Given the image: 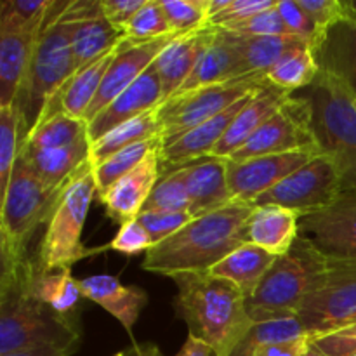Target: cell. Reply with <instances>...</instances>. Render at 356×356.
Returning a JSON list of instances; mask_svg holds the SVG:
<instances>
[{
	"label": "cell",
	"instance_id": "35",
	"mask_svg": "<svg viewBox=\"0 0 356 356\" xmlns=\"http://www.w3.org/2000/svg\"><path fill=\"white\" fill-rule=\"evenodd\" d=\"M35 294L42 302L63 316H76V306L83 298L79 287V278L72 277V270L44 271L38 270L35 278Z\"/></svg>",
	"mask_w": 356,
	"mask_h": 356
},
{
	"label": "cell",
	"instance_id": "49",
	"mask_svg": "<svg viewBox=\"0 0 356 356\" xmlns=\"http://www.w3.org/2000/svg\"><path fill=\"white\" fill-rule=\"evenodd\" d=\"M312 339L329 356H353L356 355V323L337 332Z\"/></svg>",
	"mask_w": 356,
	"mask_h": 356
},
{
	"label": "cell",
	"instance_id": "13",
	"mask_svg": "<svg viewBox=\"0 0 356 356\" xmlns=\"http://www.w3.org/2000/svg\"><path fill=\"white\" fill-rule=\"evenodd\" d=\"M299 235L327 259L356 263V191H344L330 207L301 218Z\"/></svg>",
	"mask_w": 356,
	"mask_h": 356
},
{
	"label": "cell",
	"instance_id": "40",
	"mask_svg": "<svg viewBox=\"0 0 356 356\" xmlns=\"http://www.w3.org/2000/svg\"><path fill=\"white\" fill-rule=\"evenodd\" d=\"M54 0H3L0 30H38L44 26Z\"/></svg>",
	"mask_w": 356,
	"mask_h": 356
},
{
	"label": "cell",
	"instance_id": "41",
	"mask_svg": "<svg viewBox=\"0 0 356 356\" xmlns=\"http://www.w3.org/2000/svg\"><path fill=\"white\" fill-rule=\"evenodd\" d=\"M124 33L125 38L132 42H148L174 33L163 14L162 0H146L124 28Z\"/></svg>",
	"mask_w": 356,
	"mask_h": 356
},
{
	"label": "cell",
	"instance_id": "19",
	"mask_svg": "<svg viewBox=\"0 0 356 356\" xmlns=\"http://www.w3.org/2000/svg\"><path fill=\"white\" fill-rule=\"evenodd\" d=\"M256 92L249 94V96H245L243 99H240L238 103L229 106L228 110L219 113L218 117L204 122V124H200L198 127L191 129V131L184 132L179 138L172 139L170 143L163 145L162 152H160L162 174L188 165V163L195 162V160L198 159L212 155L214 148L218 146V143L221 141L222 136L226 134V131H228L229 125L233 124L236 115L242 111V108L249 103V99Z\"/></svg>",
	"mask_w": 356,
	"mask_h": 356
},
{
	"label": "cell",
	"instance_id": "44",
	"mask_svg": "<svg viewBox=\"0 0 356 356\" xmlns=\"http://www.w3.org/2000/svg\"><path fill=\"white\" fill-rule=\"evenodd\" d=\"M278 6V3H277ZM277 6L271 9L264 10V13L256 14V16L243 19L240 23L228 24V26L221 28L225 31H232V33L238 35H254V37H277V35H291L287 26H285L284 19L278 14Z\"/></svg>",
	"mask_w": 356,
	"mask_h": 356
},
{
	"label": "cell",
	"instance_id": "11",
	"mask_svg": "<svg viewBox=\"0 0 356 356\" xmlns=\"http://www.w3.org/2000/svg\"><path fill=\"white\" fill-rule=\"evenodd\" d=\"M343 193V177L334 160L318 155L257 198L254 207L278 205L306 218L330 207Z\"/></svg>",
	"mask_w": 356,
	"mask_h": 356
},
{
	"label": "cell",
	"instance_id": "17",
	"mask_svg": "<svg viewBox=\"0 0 356 356\" xmlns=\"http://www.w3.org/2000/svg\"><path fill=\"white\" fill-rule=\"evenodd\" d=\"M162 146L153 149L136 169L120 177L110 190L99 197L106 209L108 218L113 219L117 225L124 226L134 221L145 209L153 188L162 177V165H160Z\"/></svg>",
	"mask_w": 356,
	"mask_h": 356
},
{
	"label": "cell",
	"instance_id": "9",
	"mask_svg": "<svg viewBox=\"0 0 356 356\" xmlns=\"http://www.w3.org/2000/svg\"><path fill=\"white\" fill-rule=\"evenodd\" d=\"M327 261L325 275L298 312L309 337L337 332L356 323V263Z\"/></svg>",
	"mask_w": 356,
	"mask_h": 356
},
{
	"label": "cell",
	"instance_id": "51",
	"mask_svg": "<svg viewBox=\"0 0 356 356\" xmlns=\"http://www.w3.org/2000/svg\"><path fill=\"white\" fill-rule=\"evenodd\" d=\"M309 337L298 341H289V343L273 344L257 350L252 356H305L306 348H308Z\"/></svg>",
	"mask_w": 356,
	"mask_h": 356
},
{
	"label": "cell",
	"instance_id": "23",
	"mask_svg": "<svg viewBox=\"0 0 356 356\" xmlns=\"http://www.w3.org/2000/svg\"><path fill=\"white\" fill-rule=\"evenodd\" d=\"M238 59L240 79H264L268 72L294 49L309 45L305 38L294 35H277V37H254V35H238L219 28Z\"/></svg>",
	"mask_w": 356,
	"mask_h": 356
},
{
	"label": "cell",
	"instance_id": "32",
	"mask_svg": "<svg viewBox=\"0 0 356 356\" xmlns=\"http://www.w3.org/2000/svg\"><path fill=\"white\" fill-rule=\"evenodd\" d=\"M160 132H162V127H160L159 108H155V110L146 111V113L118 125V127L104 134L101 139L90 143V163L94 167L99 165L104 160L113 156L115 153L122 152V149L129 148V146L136 145V143L160 138Z\"/></svg>",
	"mask_w": 356,
	"mask_h": 356
},
{
	"label": "cell",
	"instance_id": "58",
	"mask_svg": "<svg viewBox=\"0 0 356 356\" xmlns=\"http://www.w3.org/2000/svg\"><path fill=\"white\" fill-rule=\"evenodd\" d=\"M353 356H356V355H353Z\"/></svg>",
	"mask_w": 356,
	"mask_h": 356
},
{
	"label": "cell",
	"instance_id": "33",
	"mask_svg": "<svg viewBox=\"0 0 356 356\" xmlns=\"http://www.w3.org/2000/svg\"><path fill=\"white\" fill-rule=\"evenodd\" d=\"M320 66L313 54L312 45L294 49L275 63L273 68L264 75L266 82L287 94L301 92L316 80Z\"/></svg>",
	"mask_w": 356,
	"mask_h": 356
},
{
	"label": "cell",
	"instance_id": "56",
	"mask_svg": "<svg viewBox=\"0 0 356 356\" xmlns=\"http://www.w3.org/2000/svg\"><path fill=\"white\" fill-rule=\"evenodd\" d=\"M344 2V9H346L348 16L355 17L356 19V0H343Z\"/></svg>",
	"mask_w": 356,
	"mask_h": 356
},
{
	"label": "cell",
	"instance_id": "46",
	"mask_svg": "<svg viewBox=\"0 0 356 356\" xmlns=\"http://www.w3.org/2000/svg\"><path fill=\"white\" fill-rule=\"evenodd\" d=\"M108 247L111 250L125 254V256H136L139 252H148L153 247V242L145 226L138 219H134V221L120 226V229Z\"/></svg>",
	"mask_w": 356,
	"mask_h": 356
},
{
	"label": "cell",
	"instance_id": "28",
	"mask_svg": "<svg viewBox=\"0 0 356 356\" xmlns=\"http://www.w3.org/2000/svg\"><path fill=\"white\" fill-rule=\"evenodd\" d=\"M301 216L278 205H261L254 209L249 219V242L273 256L282 257L291 252L299 238Z\"/></svg>",
	"mask_w": 356,
	"mask_h": 356
},
{
	"label": "cell",
	"instance_id": "7",
	"mask_svg": "<svg viewBox=\"0 0 356 356\" xmlns=\"http://www.w3.org/2000/svg\"><path fill=\"white\" fill-rule=\"evenodd\" d=\"M327 264V257L299 235L291 252L278 257L256 294L247 299L254 323L298 316L302 301L325 275Z\"/></svg>",
	"mask_w": 356,
	"mask_h": 356
},
{
	"label": "cell",
	"instance_id": "39",
	"mask_svg": "<svg viewBox=\"0 0 356 356\" xmlns=\"http://www.w3.org/2000/svg\"><path fill=\"white\" fill-rule=\"evenodd\" d=\"M21 149V120L14 106L0 108V198L9 186Z\"/></svg>",
	"mask_w": 356,
	"mask_h": 356
},
{
	"label": "cell",
	"instance_id": "27",
	"mask_svg": "<svg viewBox=\"0 0 356 356\" xmlns=\"http://www.w3.org/2000/svg\"><path fill=\"white\" fill-rule=\"evenodd\" d=\"M40 31L0 30V108L16 101Z\"/></svg>",
	"mask_w": 356,
	"mask_h": 356
},
{
	"label": "cell",
	"instance_id": "14",
	"mask_svg": "<svg viewBox=\"0 0 356 356\" xmlns=\"http://www.w3.org/2000/svg\"><path fill=\"white\" fill-rule=\"evenodd\" d=\"M318 152H294L280 155L254 156L247 160H228V184L235 200L254 204L273 190L285 177L312 162Z\"/></svg>",
	"mask_w": 356,
	"mask_h": 356
},
{
	"label": "cell",
	"instance_id": "16",
	"mask_svg": "<svg viewBox=\"0 0 356 356\" xmlns=\"http://www.w3.org/2000/svg\"><path fill=\"white\" fill-rule=\"evenodd\" d=\"M66 13L75 72L125 40L124 31L117 30L104 17L99 0H72Z\"/></svg>",
	"mask_w": 356,
	"mask_h": 356
},
{
	"label": "cell",
	"instance_id": "57",
	"mask_svg": "<svg viewBox=\"0 0 356 356\" xmlns=\"http://www.w3.org/2000/svg\"><path fill=\"white\" fill-rule=\"evenodd\" d=\"M115 356H124V351H120V353H117Z\"/></svg>",
	"mask_w": 356,
	"mask_h": 356
},
{
	"label": "cell",
	"instance_id": "31",
	"mask_svg": "<svg viewBox=\"0 0 356 356\" xmlns=\"http://www.w3.org/2000/svg\"><path fill=\"white\" fill-rule=\"evenodd\" d=\"M235 80H242L238 76V59H236L232 45L226 42V38L219 31V28H216L212 42L202 52L191 75L188 76L186 82L181 86V89L174 96L191 92V90H197L200 87L218 86V83L235 82Z\"/></svg>",
	"mask_w": 356,
	"mask_h": 356
},
{
	"label": "cell",
	"instance_id": "53",
	"mask_svg": "<svg viewBox=\"0 0 356 356\" xmlns=\"http://www.w3.org/2000/svg\"><path fill=\"white\" fill-rule=\"evenodd\" d=\"M176 356H216V355L207 344L195 339V337L188 336L186 343L183 344V348H181V351Z\"/></svg>",
	"mask_w": 356,
	"mask_h": 356
},
{
	"label": "cell",
	"instance_id": "20",
	"mask_svg": "<svg viewBox=\"0 0 356 356\" xmlns=\"http://www.w3.org/2000/svg\"><path fill=\"white\" fill-rule=\"evenodd\" d=\"M320 72L341 83L356 99V19L343 16L313 45Z\"/></svg>",
	"mask_w": 356,
	"mask_h": 356
},
{
	"label": "cell",
	"instance_id": "55",
	"mask_svg": "<svg viewBox=\"0 0 356 356\" xmlns=\"http://www.w3.org/2000/svg\"><path fill=\"white\" fill-rule=\"evenodd\" d=\"M305 356H329V355H327L325 351L322 350V348L316 346L315 341H313L312 337H309V341H308V348H306Z\"/></svg>",
	"mask_w": 356,
	"mask_h": 356
},
{
	"label": "cell",
	"instance_id": "30",
	"mask_svg": "<svg viewBox=\"0 0 356 356\" xmlns=\"http://www.w3.org/2000/svg\"><path fill=\"white\" fill-rule=\"evenodd\" d=\"M277 259L278 257L268 250L247 242L228 254L209 273L232 282L243 292L247 299H250L256 294L257 287L271 270V266L277 263Z\"/></svg>",
	"mask_w": 356,
	"mask_h": 356
},
{
	"label": "cell",
	"instance_id": "1",
	"mask_svg": "<svg viewBox=\"0 0 356 356\" xmlns=\"http://www.w3.org/2000/svg\"><path fill=\"white\" fill-rule=\"evenodd\" d=\"M254 209L249 202L233 200L226 207L193 218L145 254L143 270L169 278L183 273H209L228 254L249 242L247 228Z\"/></svg>",
	"mask_w": 356,
	"mask_h": 356
},
{
	"label": "cell",
	"instance_id": "50",
	"mask_svg": "<svg viewBox=\"0 0 356 356\" xmlns=\"http://www.w3.org/2000/svg\"><path fill=\"white\" fill-rule=\"evenodd\" d=\"M145 2L146 0H99L104 17L120 31H124L129 21L145 6Z\"/></svg>",
	"mask_w": 356,
	"mask_h": 356
},
{
	"label": "cell",
	"instance_id": "3",
	"mask_svg": "<svg viewBox=\"0 0 356 356\" xmlns=\"http://www.w3.org/2000/svg\"><path fill=\"white\" fill-rule=\"evenodd\" d=\"M172 282L177 287L174 306L190 336L216 356H232L254 325L243 292L211 273L176 275Z\"/></svg>",
	"mask_w": 356,
	"mask_h": 356
},
{
	"label": "cell",
	"instance_id": "10",
	"mask_svg": "<svg viewBox=\"0 0 356 356\" xmlns=\"http://www.w3.org/2000/svg\"><path fill=\"white\" fill-rule=\"evenodd\" d=\"M266 83V80L263 79L235 80V82L200 87L191 92L170 97L159 106L162 143L167 145L172 139L183 136L184 132L218 117L219 113L228 110L249 94L259 90Z\"/></svg>",
	"mask_w": 356,
	"mask_h": 356
},
{
	"label": "cell",
	"instance_id": "29",
	"mask_svg": "<svg viewBox=\"0 0 356 356\" xmlns=\"http://www.w3.org/2000/svg\"><path fill=\"white\" fill-rule=\"evenodd\" d=\"M90 141L83 138L63 148L19 152V160L51 188H61L89 160Z\"/></svg>",
	"mask_w": 356,
	"mask_h": 356
},
{
	"label": "cell",
	"instance_id": "43",
	"mask_svg": "<svg viewBox=\"0 0 356 356\" xmlns=\"http://www.w3.org/2000/svg\"><path fill=\"white\" fill-rule=\"evenodd\" d=\"M277 9L282 19H284L285 26H287L289 33L294 35V37L305 38L313 47L315 42L320 38V35H322V31L316 26L315 21L312 19V16L302 9L299 0H278Z\"/></svg>",
	"mask_w": 356,
	"mask_h": 356
},
{
	"label": "cell",
	"instance_id": "54",
	"mask_svg": "<svg viewBox=\"0 0 356 356\" xmlns=\"http://www.w3.org/2000/svg\"><path fill=\"white\" fill-rule=\"evenodd\" d=\"M124 356H163L160 348L153 343H132L127 350H124Z\"/></svg>",
	"mask_w": 356,
	"mask_h": 356
},
{
	"label": "cell",
	"instance_id": "42",
	"mask_svg": "<svg viewBox=\"0 0 356 356\" xmlns=\"http://www.w3.org/2000/svg\"><path fill=\"white\" fill-rule=\"evenodd\" d=\"M162 9L174 33L186 35L209 24V0H162Z\"/></svg>",
	"mask_w": 356,
	"mask_h": 356
},
{
	"label": "cell",
	"instance_id": "2",
	"mask_svg": "<svg viewBox=\"0 0 356 356\" xmlns=\"http://www.w3.org/2000/svg\"><path fill=\"white\" fill-rule=\"evenodd\" d=\"M33 256L2 264L0 275V356L44 346L82 343L79 316H63L35 294Z\"/></svg>",
	"mask_w": 356,
	"mask_h": 356
},
{
	"label": "cell",
	"instance_id": "18",
	"mask_svg": "<svg viewBox=\"0 0 356 356\" xmlns=\"http://www.w3.org/2000/svg\"><path fill=\"white\" fill-rule=\"evenodd\" d=\"M155 65V63H153ZM163 103V90L155 66H149L129 89L115 97L106 108L89 122V141L103 138L118 125L139 117L149 110H155Z\"/></svg>",
	"mask_w": 356,
	"mask_h": 356
},
{
	"label": "cell",
	"instance_id": "36",
	"mask_svg": "<svg viewBox=\"0 0 356 356\" xmlns=\"http://www.w3.org/2000/svg\"><path fill=\"white\" fill-rule=\"evenodd\" d=\"M309 337L305 327L299 322L298 316H287V318L268 320V322L254 323L252 329L247 332L242 343L236 346L232 356H252L257 350L273 344L289 343Z\"/></svg>",
	"mask_w": 356,
	"mask_h": 356
},
{
	"label": "cell",
	"instance_id": "45",
	"mask_svg": "<svg viewBox=\"0 0 356 356\" xmlns=\"http://www.w3.org/2000/svg\"><path fill=\"white\" fill-rule=\"evenodd\" d=\"M193 219L190 212H141L138 221L152 236L153 245L162 243Z\"/></svg>",
	"mask_w": 356,
	"mask_h": 356
},
{
	"label": "cell",
	"instance_id": "34",
	"mask_svg": "<svg viewBox=\"0 0 356 356\" xmlns=\"http://www.w3.org/2000/svg\"><path fill=\"white\" fill-rule=\"evenodd\" d=\"M83 138H89V124L86 120L58 113L54 117L38 122L30 136L23 141L19 152L63 148V146L73 145Z\"/></svg>",
	"mask_w": 356,
	"mask_h": 356
},
{
	"label": "cell",
	"instance_id": "37",
	"mask_svg": "<svg viewBox=\"0 0 356 356\" xmlns=\"http://www.w3.org/2000/svg\"><path fill=\"white\" fill-rule=\"evenodd\" d=\"M162 145V138L136 143V145L115 153L113 156H110V159L104 160L103 163L94 167V177H96L97 184V198H99L104 191L110 190L120 177H124L125 174L131 172L132 169H136L153 149H156Z\"/></svg>",
	"mask_w": 356,
	"mask_h": 356
},
{
	"label": "cell",
	"instance_id": "52",
	"mask_svg": "<svg viewBox=\"0 0 356 356\" xmlns=\"http://www.w3.org/2000/svg\"><path fill=\"white\" fill-rule=\"evenodd\" d=\"M79 346L75 344H44V346L26 348L3 356H72Z\"/></svg>",
	"mask_w": 356,
	"mask_h": 356
},
{
	"label": "cell",
	"instance_id": "47",
	"mask_svg": "<svg viewBox=\"0 0 356 356\" xmlns=\"http://www.w3.org/2000/svg\"><path fill=\"white\" fill-rule=\"evenodd\" d=\"M277 3L278 0H229L228 6L209 21V26L225 28L228 24L240 23V21L249 19L256 14L271 9Z\"/></svg>",
	"mask_w": 356,
	"mask_h": 356
},
{
	"label": "cell",
	"instance_id": "15",
	"mask_svg": "<svg viewBox=\"0 0 356 356\" xmlns=\"http://www.w3.org/2000/svg\"><path fill=\"white\" fill-rule=\"evenodd\" d=\"M177 37H181V35L170 33L148 42H132L125 38L117 47V54H115L113 61H111L110 68L104 75L103 83H101L83 120L89 124L115 97L120 96L125 89H129L149 66H153V63L159 59L163 49Z\"/></svg>",
	"mask_w": 356,
	"mask_h": 356
},
{
	"label": "cell",
	"instance_id": "6",
	"mask_svg": "<svg viewBox=\"0 0 356 356\" xmlns=\"http://www.w3.org/2000/svg\"><path fill=\"white\" fill-rule=\"evenodd\" d=\"M97 197V184L94 177V165L87 160L65 184L58 205L45 225L44 236L35 263L38 270L49 273L58 270H72L75 263L90 252L82 243V232L89 214L90 204Z\"/></svg>",
	"mask_w": 356,
	"mask_h": 356
},
{
	"label": "cell",
	"instance_id": "5",
	"mask_svg": "<svg viewBox=\"0 0 356 356\" xmlns=\"http://www.w3.org/2000/svg\"><path fill=\"white\" fill-rule=\"evenodd\" d=\"M296 94L308 103L320 152L337 165L344 191H356V99L323 72Z\"/></svg>",
	"mask_w": 356,
	"mask_h": 356
},
{
	"label": "cell",
	"instance_id": "4",
	"mask_svg": "<svg viewBox=\"0 0 356 356\" xmlns=\"http://www.w3.org/2000/svg\"><path fill=\"white\" fill-rule=\"evenodd\" d=\"M72 2V0H70ZM70 2L54 0L38 35L30 66L13 106L21 120V145L38 124L45 104L75 73L70 40Z\"/></svg>",
	"mask_w": 356,
	"mask_h": 356
},
{
	"label": "cell",
	"instance_id": "21",
	"mask_svg": "<svg viewBox=\"0 0 356 356\" xmlns=\"http://www.w3.org/2000/svg\"><path fill=\"white\" fill-rule=\"evenodd\" d=\"M186 176L190 214L193 218L226 207L233 198L228 184V160L209 155L183 167Z\"/></svg>",
	"mask_w": 356,
	"mask_h": 356
},
{
	"label": "cell",
	"instance_id": "8",
	"mask_svg": "<svg viewBox=\"0 0 356 356\" xmlns=\"http://www.w3.org/2000/svg\"><path fill=\"white\" fill-rule=\"evenodd\" d=\"M63 188H51L42 183L17 156L9 186L0 198L2 264L28 257V243L49 222Z\"/></svg>",
	"mask_w": 356,
	"mask_h": 356
},
{
	"label": "cell",
	"instance_id": "25",
	"mask_svg": "<svg viewBox=\"0 0 356 356\" xmlns=\"http://www.w3.org/2000/svg\"><path fill=\"white\" fill-rule=\"evenodd\" d=\"M216 33L214 26H204L191 33L174 38L162 51L155 61V70L160 76L163 90V103L181 89L188 76L193 72L198 58L212 42Z\"/></svg>",
	"mask_w": 356,
	"mask_h": 356
},
{
	"label": "cell",
	"instance_id": "26",
	"mask_svg": "<svg viewBox=\"0 0 356 356\" xmlns=\"http://www.w3.org/2000/svg\"><path fill=\"white\" fill-rule=\"evenodd\" d=\"M292 94L284 92L277 87L266 83L261 87L256 94L249 99V103L242 108L238 115L235 117L233 124L222 136L221 141L214 148L212 155L219 159H229L235 152H238L268 120L275 115V111L284 104Z\"/></svg>",
	"mask_w": 356,
	"mask_h": 356
},
{
	"label": "cell",
	"instance_id": "24",
	"mask_svg": "<svg viewBox=\"0 0 356 356\" xmlns=\"http://www.w3.org/2000/svg\"><path fill=\"white\" fill-rule=\"evenodd\" d=\"M79 287L83 298L106 309L129 334L132 332L139 315L148 305V294L145 289L136 285H122L118 278L111 275L79 278Z\"/></svg>",
	"mask_w": 356,
	"mask_h": 356
},
{
	"label": "cell",
	"instance_id": "12",
	"mask_svg": "<svg viewBox=\"0 0 356 356\" xmlns=\"http://www.w3.org/2000/svg\"><path fill=\"white\" fill-rule=\"evenodd\" d=\"M294 152L322 153L312 127L309 106L299 94L289 96L273 117L228 160H247Z\"/></svg>",
	"mask_w": 356,
	"mask_h": 356
},
{
	"label": "cell",
	"instance_id": "48",
	"mask_svg": "<svg viewBox=\"0 0 356 356\" xmlns=\"http://www.w3.org/2000/svg\"><path fill=\"white\" fill-rule=\"evenodd\" d=\"M302 9L312 16L320 31H325L330 24L346 16L343 0H299Z\"/></svg>",
	"mask_w": 356,
	"mask_h": 356
},
{
	"label": "cell",
	"instance_id": "38",
	"mask_svg": "<svg viewBox=\"0 0 356 356\" xmlns=\"http://www.w3.org/2000/svg\"><path fill=\"white\" fill-rule=\"evenodd\" d=\"M143 212H190V197L183 167L162 174Z\"/></svg>",
	"mask_w": 356,
	"mask_h": 356
},
{
	"label": "cell",
	"instance_id": "22",
	"mask_svg": "<svg viewBox=\"0 0 356 356\" xmlns=\"http://www.w3.org/2000/svg\"><path fill=\"white\" fill-rule=\"evenodd\" d=\"M117 47L111 49L110 52H106V54H103L101 58H97L96 61L89 63V65L83 66V68L76 70V72L70 76L68 82L49 99V103L45 104L38 122L54 117V115L58 113H65L68 115V117L83 120L87 110H89L94 97H96L97 90H99L101 83H103L104 75H106L115 54H117Z\"/></svg>",
	"mask_w": 356,
	"mask_h": 356
}]
</instances>
